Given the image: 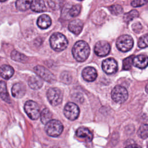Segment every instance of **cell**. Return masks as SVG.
I'll list each match as a JSON object with an SVG mask.
<instances>
[{
  "label": "cell",
  "mask_w": 148,
  "mask_h": 148,
  "mask_svg": "<svg viewBox=\"0 0 148 148\" xmlns=\"http://www.w3.org/2000/svg\"><path fill=\"white\" fill-rule=\"evenodd\" d=\"M30 8L35 12H43L46 10L45 2L42 0H34L31 1Z\"/></svg>",
  "instance_id": "cell-18"
},
{
  "label": "cell",
  "mask_w": 148,
  "mask_h": 148,
  "mask_svg": "<svg viewBox=\"0 0 148 148\" xmlns=\"http://www.w3.org/2000/svg\"><path fill=\"white\" fill-rule=\"evenodd\" d=\"M45 130L48 135L52 137H57L62 133L63 125L57 120H51L46 124Z\"/></svg>",
  "instance_id": "cell-3"
},
{
  "label": "cell",
  "mask_w": 148,
  "mask_h": 148,
  "mask_svg": "<svg viewBox=\"0 0 148 148\" xmlns=\"http://www.w3.org/2000/svg\"><path fill=\"white\" fill-rule=\"evenodd\" d=\"M72 51L73 56L76 61L83 62L88 57L90 49L87 42L79 40L74 45Z\"/></svg>",
  "instance_id": "cell-1"
},
{
  "label": "cell",
  "mask_w": 148,
  "mask_h": 148,
  "mask_svg": "<svg viewBox=\"0 0 148 148\" xmlns=\"http://www.w3.org/2000/svg\"><path fill=\"white\" fill-rule=\"evenodd\" d=\"M31 1L27 0H18L16 2V8L21 11H25L27 10L31 6Z\"/></svg>",
  "instance_id": "cell-23"
},
{
  "label": "cell",
  "mask_w": 148,
  "mask_h": 148,
  "mask_svg": "<svg viewBox=\"0 0 148 148\" xmlns=\"http://www.w3.org/2000/svg\"><path fill=\"white\" fill-rule=\"evenodd\" d=\"M133 65L140 69H144L148 65V57L145 55H139L134 57Z\"/></svg>",
  "instance_id": "cell-14"
},
{
  "label": "cell",
  "mask_w": 148,
  "mask_h": 148,
  "mask_svg": "<svg viewBox=\"0 0 148 148\" xmlns=\"http://www.w3.org/2000/svg\"><path fill=\"white\" fill-rule=\"evenodd\" d=\"M110 12L114 15H117L123 12V8L120 5H113L109 8Z\"/></svg>",
  "instance_id": "cell-31"
},
{
  "label": "cell",
  "mask_w": 148,
  "mask_h": 148,
  "mask_svg": "<svg viewBox=\"0 0 148 148\" xmlns=\"http://www.w3.org/2000/svg\"><path fill=\"white\" fill-rule=\"evenodd\" d=\"M133 58L134 56H130L126 58H125L123 61V68L124 70H130L132 65L133 64L132 61H133Z\"/></svg>",
  "instance_id": "cell-27"
},
{
  "label": "cell",
  "mask_w": 148,
  "mask_h": 148,
  "mask_svg": "<svg viewBox=\"0 0 148 148\" xmlns=\"http://www.w3.org/2000/svg\"><path fill=\"white\" fill-rule=\"evenodd\" d=\"M47 3L49 4V6L53 9L54 10H56L59 9L62 3V1H48Z\"/></svg>",
  "instance_id": "cell-32"
},
{
  "label": "cell",
  "mask_w": 148,
  "mask_h": 148,
  "mask_svg": "<svg viewBox=\"0 0 148 148\" xmlns=\"http://www.w3.org/2000/svg\"><path fill=\"white\" fill-rule=\"evenodd\" d=\"M34 70L37 75L44 80L50 83H54L56 81L55 76L45 67L41 65H37L34 67Z\"/></svg>",
  "instance_id": "cell-8"
},
{
  "label": "cell",
  "mask_w": 148,
  "mask_h": 148,
  "mask_svg": "<svg viewBox=\"0 0 148 148\" xmlns=\"http://www.w3.org/2000/svg\"><path fill=\"white\" fill-rule=\"evenodd\" d=\"M76 135L77 137L84 139L87 142H91L93 138L92 132L87 128L83 127L76 130Z\"/></svg>",
  "instance_id": "cell-15"
},
{
  "label": "cell",
  "mask_w": 148,
  "mask_h": 148,
  "mask_svg": "<svg viewBox=\"0 0 148 148\" xmlns=\"http://www.w3.org/2000/svg\"><path fill=\"white\" fill-rule=\"evenodd\" d=\"M112 98L113 100L119 103L124 102L128 98V91L126 88L121 86H116L112 91Z\"/></svg>",
  "instance_id": "cell-4"
},
{
  "label": "cell",
  "mask_w": 148,
  "mask_h": 148,
  "mask_svg": "<svg viewBox=\"0 0 148 148\" xmlns=\"http://www.w3.org/2000/svg\"><path fill=\"white\" fill-rule=\"evenodd\" d=\"M61 80L65 84H70L72 82V76L67 72H62L60 75Z\"/></svg>",
  "instance_id": "cell-30"
},
{
  "label": "cell",
  "mask_w": 148,
  "mask_h": 148,
  "mask_svg": "<svg viewBox=\"0 0 148 148\" xmlns=\"http://www.w3.org/2000/svg\"><path fill=\"white\" fill-rule=\"evenodd\" d=\"M138 45L140 48H145L148 46V34L142 35L139 38Z\"/></svg>",
  "instance_id": "cell-29"
},
{
  "label": "cell",
  "mask_w": 148,
  "mask_h": 148,
  "mask_svg": "<svg viewBox=\"0 0 148 148\" xmlns=\"http://www.w3.org/2000/svg\"><path fill=\"white\" fill-rule=\"evenodd\" d=\"M139 13L136 10H132L130 11L128 13H126L123 17L124 21L127 23H128L130 21L132 20L134 18H136L138 17Z\"/></svg>",
  "instance_id": "cell-25"
},
{
  "label": "cell",
  "mask_w": 148,
  "mask_h": 148,
  "mask_svg": "<svg viewBox=\"0 0 148 148\" xmlns=\"http://www.w3.org/2000/svg\"><path fill=\"white\" fill-rule=\"evenodd\" d=\"M28 83L29 86L34 90L39 89L43 86L42 79L35 76H31L28 81Z\"/></svg>",
  "instance_id": "cell-20"
},
{
  "label": "cell",
  "mask_w": 148,
  "mask_h": 148,
  "mask_svg": "<svg viewBox=\"0 0 148 148\" xmlns=\"http://www.w3.org/2000/svg\"><path fill=\"white\" fill-rule=\"evenodd\" d=\"M40 120L44 124H46L49 121L51 120L52 114L50 111L47 109H44L40 113Z\"/></svg>",
  "instance_id": "cell-24"
},
{
  "label": "cell",
  "mask_w": 148,
  "mask_h": 148,
  "mask_svg": "<svg viewBox=\"0 0 148 148\" xmlns=\"http://www.w3.org/2000/svg\"><path fill=\"white\" fill-rule=\"evenodd\" d=\"M145 90L146 91V92L148 94V84L146 85V88H145Z\"/></svg>",
  "instance_id": "cell-36"
},
{
  "label": "cell",
  "mask_w": 148,
  "mask_h": 148,
  "mask_svg": "<svg viewBox=\"0 0 148 148\" xmlns=\"http://www.w3.org/2000/svg\"><path fill=\"white\" fill-rule=\"evenodd\" d=\"M148 1L144 0H136L131 2V5L134 7H139L147 3Z\"/></svg>",
  "instance_id": "cell-33"
},
{
  "label": "cell",
  "mask_w": 148,
  "mask_h": 148,
  "mask_svg": "<svg viewBox=\"0 0 148 148\" xmlns=\"http://www.w3.org/2000/svg\"><path fill=\"white\" fill-rule=\"evenodd\" d=\"M102 68L103 71L109 75L115 73L118 69L116 61L112 58H109L105 60L102 62Z\"/></svg>",
  "instance_id": "cell-10"
},
{
  "label": "cell",
  "mask_w": 148,
  "mask_h": 148,
  "mask_svg": "<svg viewBox=\"0 0 148 148\" xmlns=\"http://www.w3.org/2000/svg\"><path fill=\"white\" fill-rule=\"evenodd\" d=\"M13 97L16 98H21L26 92V88L24 84L21 83H17L14 84L11 90Z\"/></svg>",
  "instance_id": "cell-12"
},
{
  "label": "cell",
  "mask_w": 148,
  "mask_h": 148,
  "mask_svg": "<svg viewBox=\"0 0 148 148\" xmlns=\"http://www.w3.org/2000/svg\"><path fill=\"white\" fill-rule=\"evenodd\" d=\"M13 68L8 65H3L0 67V75L5 79H9L14 74Z\"/></svg>",
  "instance_id": "cell-19"
},
{
  "label": "cell",
  "mask_w": 148,
  "mask_h": 148,
  "mask_svg": "<svg viewBox=\"0 0 148 148\" xmlns=\"http://www.w3.org/2000/svg\"><path fill=\"white\" fill-rule=\"evenodd\" d=\"M110 46L106 41H99L96 43L94 47L95 53L100 57H103L108 55L110 51Z\"/></svg>",
  "instance_id": "cell-11"
},
{
  "label": "cell",
  "mask_w": 148,
  "mask_h": 148,
  "mask_svg": "<svg viewBox=\"0 0 148 148\" xmlns=\"http://www.w3.org/2000/svg\"><path fill=\"white\" fill-rule=\"evenodd\" d=\"M47 97L51 105L57 106L62 102V93L58 88H50L47 91Z\"/></svg>",
  "instance_id": "cell-7"
},
{
  "label": "cell",
  "mask_w": 148,
  "mask_h": 148,
  "mask_svg": "<svg viewBox=\"0 0 148 148\" xmlns=\"http://www.w3.org/2000/svg\"><path fill=\"white\" fill-rule=\"evenodd\" d=\"M11 58L12 60L20 62H25L28 60V58L24 54H21L16 50H13L12 51Z\"/></svg>",
  "instance_id": "cell-22"
},
{
  "label": "cell",
  "mask_w": 148,
  "mask_h": 148,
  "mask_svg": "<svg viewBox=\"0 0 148 148\" xmlns=\"http://www.w3.org/2000/svg\"><path fill=\"white\" fill-rule=\"evenodd\" d=\"M138 135L142 139L148 138V124L142 125L138 131Z\"/></svg>",
  "instance_id": "cell-26"
},
{
  "label": "cell",
  "mask_w": 148,
  "mask_h": 148,
  "mask_svg": "<svg viewBox=\"0 0 148 148\" xmlns=\"http://www.w3.org/2000/svg\"><path fill=\"white\" fill-rule=\"evenodd\" d=\"M133 45V39L128 35L120 36L117 38L116 41V46L118 49L123 52H126L131 50Z\"/></svg>",
  "instance_id": "cell-5"
},
{
  "label": "cell",
  "mask_w": 148,
  "mask_h": 148,
  "mask_svg": "<svg viewBox=\"0 0 148 148\" xmlns=\"http://www.w3.org/2000/svg\"><path fill=\"white\" fill-rule=\"evenodd\" d=\"M24 110L28 116L32 120H36L40 116V109L38 105L34 101L29 100L24 105Z\"/></svg>",
  "instance_id": "cell-6"
},
{
  "label": "cell",
  "mask_w": 148,
  "mask_h": 148,
  "mask_svg": "<svg viewBox=\"0 0 148 148\" xmlns=\"http://www.w3.org/2000/svg\"><path fill=\"white\" fill-rule=\"evenodd\" d=\"M132 28L134 31H135L136 33H139V32L142 29V26L139 23H135L132 25Z\"/></svg>",
  "instance_id": "cell-34"
},
{
  "label": "cell",
  "mask_w": 148,
  "mask_h": 148,
  "mask_svg": "<svg viewBox=\"0 0 148 148\" xmlns=\"http://www.w3.org/2000/svg\"><path fill=\"white\" fill-rule=\"evenodd\" d=\"M50 44L53 50L60 51H62L66 48L68 42L63 34L59 32H56L50 36Z\"/></svg>",
  "instance_id": "cell-2"
},
{
  "label": "cell",
  "mask_w": 148,
  "mask_h": 148,
  "mask_svg": "<svg viewBox=\"0 0 148 148\" xmlns=\"http://www.w3.org/2000/svg\"><path fill=\"white\" fill-rule=\"evenodd\" d=\"M79 108L73 102L67 103L64 109V114L65 117L70 120H76L79 115Z\"/></svg>",
  "instance_id": "cell-9"
},
{
  "label": "cell",
  "mask_w": 148,
  "mask_h": 148,
  "mask_svg": "<svg viewBox=\"0 0 148 148\" xmlns=\"http://www.w3.org/2000/svg\"><path fill=\"white\" fill-rule=\"evenodd\" d=\"M125 148H141V147L137 144H132L126 146Z\"/></svg>",
  "instance_id": "cell-35"
},
{
  "label": "cell",
  "mask_w": 148,
  "mask_h": 148,
  "mask_svg": "<svg viewBox=\"0 0 148 148\" xmlns=\"http://www.w3.org/2000/svg\"><path fill=\"white\" fill-rule=\"evenodd\" d=\"M82 76L83 79L87 82H92L97 77V72L95 68L91 66L85 68L82 71Z\"/></svg>",
  "instance_id": "cell-13"
},
{
  "label": "cell",
  "mask_w": 148,
  "mask_h": 148,
  "mask_svg": "<svg viewBox=\"0 0 148 148\" xmlns=\"http://www.w3.org/2000/svg\"><path fill=\"white\" fill-rule=\"evenodd\" d=\"M83 22L79 19H76L72 20L69 23L68 25V29L73 34L78 35L81 32L83 29Z\"/></svg>",
  "instance_id": "cell-16"
},
{
  "label": "cell",
  "mask_w": 148,
  "mask_h": 148,
  "mask_svg": "<svg viewBox=\"0 0 148 148\" xmlns=\"http://www.w3.org/2000/svg\"><path fill=\"white\" fill-rule=\"evenodd\" d=\"M51 20L47 14H42L39 17L37 20V25L42 29H46L51 25Z\"/></svg>",
  "instance_id": "cell-17"
},
{
  "label": "cell",
  "mask_w": 148,
  "mask_h": 148,
  "mask_svg": "<svg viewBox=\"0 0 148 148\" xmlns=\"http://www.w3.org/2000/svg\"><path fill=\"white\" fill-rule=\"evenodd\" d=\"M0 97L7 103L10 102V99L8 92L6 84L3 81H0Z\"/></svg>",
  "instance_id": "cell-21"
},
{
  "label": "cell",
  "mask_w": 148,
  "mask_h": 148,
  "mask_svg": "<svg viewBox=\"0 0 148 148\" xmlns=\"http://www.w3.org/2000/svg\"><path fill=\"white\" fill-rule=\"evenodd\" d=\"M80 9L81 8L79 5H73L69 10V15L72 17L77 16L80 12Z\"/></svg>",
  "instance_id": "cell-28"
}]
</instances>
